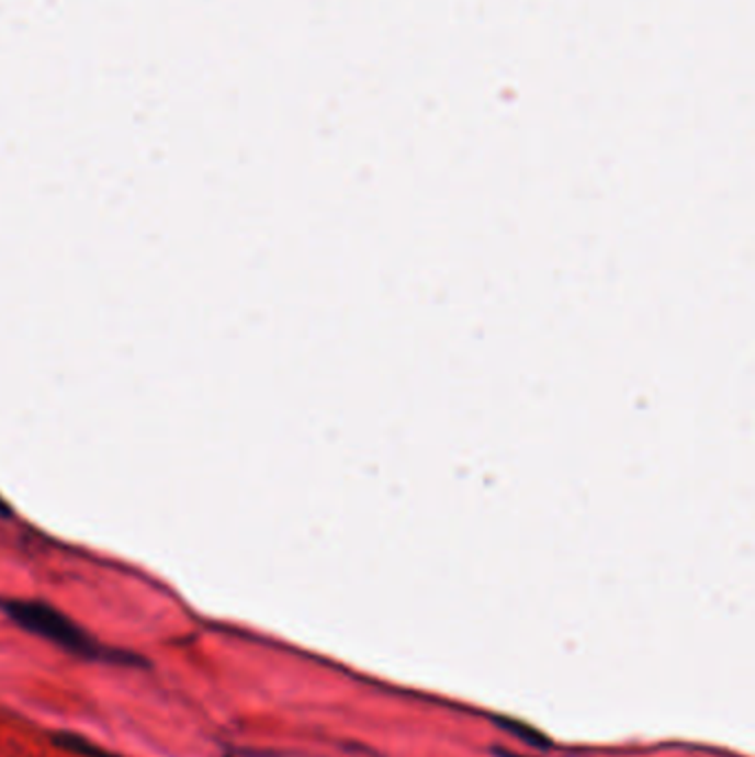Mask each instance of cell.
I'll return each instance as SVG.
<instances>
[{"mask_svg": "<svg viewBox=\"0 0 755 757\" xmlns=\"http://www.w3.org/2000/svg\"><path fill=\"white\" fill-rule=\"evenodd\" d=\"M52 742L54 746L67 750V753H74V755H80V757H120V755H113L91 742H87L84 737L80 735H74V733H54L52 735Z\"/></svg>", "mask_w": 755, "mask_h": 757, "instance_id": "obj_3", "label": "cell"}, {"mask_svg": "<svg viewBox=\"0 0 755 757\" xmlns=\"http://www.w3.org/2000/svg\"><path fill=\"white\" fill-rule=\"evenodd\" d=\"M0 609H3L8 618L21 629L65 649L71 656H78L84 660H102L111 665H138V667L145 665L143 658L129 652H115L100 645L80 624H76L71 618H67L63 611L54 609L47 602L5 600V602H0Z\"/></svg>", "mask_w": 755, "mask_h": 757, "instance_id": "obj_1", "label": "cell"}, {"mask_svg": "<svg viewBox=\"0 0 755 757\" xmlns=\"http://www.w3.org/2000/svg\"><path fill=\"white\" fill-rule=\"evenodd\" d=\"M494 722H496V726L500 731H506V733L523 739L526 744H530L534 748H541V750L552 748V739L545 733L537 731L534 726H530L526 722H519V720H512V718H494Z\"/></svg>", "mask_w": 755, "mask_h": 757, "instance_id": "obj_2", "label": "cell"}]
</instances>
